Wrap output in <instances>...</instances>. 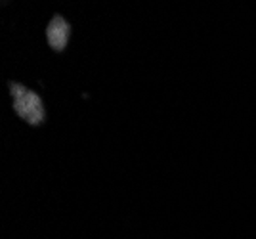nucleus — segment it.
I'll list each match as a JSON object with an SVG mask.
<instances>
[{
  "label": "nucleus",
  "mask_w": 256,
  "mask_h": 239,
  "mask_svg": "<svg viewBox=\"0 0 256 239\" xmlns=\"http://www.w3.org/2000/svg\"><path fill=\"white\" fill-rule=\"evenodd\" d=\"M69 23L65 22L64 18L56 16L50 25H48V31H46V36H48V42L52 46L54 50H64L67 46V40H69Z\"/></svg>",
  "instance_id": "f03ea898"
},
{
  "label": "nucleus",
  "mask_w": 256,
  "mask_h": 239,
  "mask_svg": "<svg viewBox=\"0 0 256 239\" xmlns=\"http://www.w3.org/2000/svg\"><path fill=\"white\" fill-rule=\"evenodd\" d=\"M10 92H12V100H14V108L18 111V115L23 120L31 122V124H40L44 120L42 100L38 98L32 90L23 88L20 84H12Z\"/></svg>",
  "instance_id": "f257e3e1"
}]
</instances>
